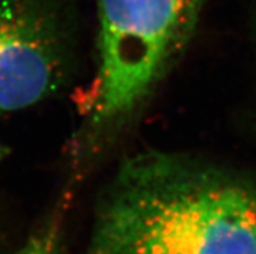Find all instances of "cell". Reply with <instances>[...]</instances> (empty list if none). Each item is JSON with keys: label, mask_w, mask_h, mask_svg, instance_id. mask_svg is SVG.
Returning <instances> with one entry per match:
<instances>
[{"label": "cell", "mask_w": 256, "mask_h": 254, "mask_svg": "<svg viewBox=\"0 0 256 254\" xmlns=\"http://www.w3.org/2000/svg\"><path fill=\"white\" fill-rule=\"evenodd\" d=\"M86 254H256V183L186 156H133L104 188Z\"/></svg>", "instance_id": "obj_1"}, {"label": "cell", "mask_w": 256, "mask_h": 254, "mask_svg": "<svg viewBox=\"0 0 256 254\" xmlns=\"http://www.w3.org/2000/svg\"><path fill=\"white\" fill-rule=\"evenodd\" d=\"M206 0H98V68L88 123L95 136L124 126L192 38Z\"/></svg>", "instance_id": "obj_2"}, {"label": "cell", "mask_w": 256, "mask_h": 254, "mask_svg": "<svg viewBox=\"0 0 256 254\" xmlns=\"http://www.w3.org/2000/svg\"><path fill=\"white\" fill-rule=\"evenodd\" d=\"M62 0H0V114L58 92L69 69Z\"/></svg>", "instance_id": "obj_3"}, {"label": "cell", "mask_w": 256, "mask_h": 254, "mask_svg": "<svg viewBox=\"0 0 256 254\" xmlns=\"http://www.w3.org/2000/svg\"><path fill=\"white\" fill-rule=\"evenodd\" d=\"M62 225L58 218H51L25 243L16 254H58Z\"/></svg>", "instance_id": "obj_4"}, {"label": "cell", "mask_w": 256, "mask_h": 254, "mask_svg": "<svg viewBox=\"0 0 256 254\" xmlns=\"http://www.w3.org/2000/svg\"><path fill=\"white\" fill-rule=\"evenodd\" d=\"M4 155H6V149L3 148V145L0 144V161H2V160H3Z\"/></svg>", "instance_id": "obj_5"}]
</instances>
